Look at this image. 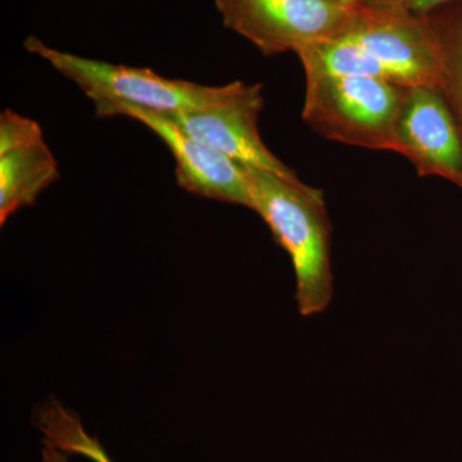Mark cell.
Segmentation results:
<instances>
[{
    "instance_id": "9a60e30c",
    "label": "cell",
    "mask_w": 462,
    "mask_h": 462,
    "mask_svg": "<svg viewBox=\"0 0 462 462\" xmlns=\"http://www.w3.org/2000/svg\"><path fill=\"white\" fill-rule=\"evenodd\" d=\"M334 3H339V5H346V7H358L361 0H331Z\"/></svg>"
},
{
    "instance_id": "30bf717a",
    "label": "cell",
    "mask_w": 462,
    "mask_h": 462,
    "mask_svg": "<svg viewBox=\"0 0 462 462\" xmlns=\"http://www.w3.org/2000/svg\"><path fill=\"white\" fill-rule=\"evenodd\" d=\"M35 425L45 445L56 447L67 455H80L93 462H114L96 437L85 430L83 422L66 407L50 401L35 415Z\"/></svg>"
},
{
    "instance_id": "52a82bcc",
    "label": "cell",
    "mask_w": 462,
    "mask_h": 462,
    "mask_svg": "<svg viewBox=\"0 0 462 462\" xmlns=\"http://www.w3.org/2000/svg\"><path fill=\"white\" fill-rule=\"evenodd\" d=\"M98 117L127 116L156 134L172 152L179 187L194 196L254 208L251 185L243 166L197 141L167 116L127 105L108 106Z\"/></svg>"
},
{
    "instance_id": "7c38bea8",
    "label": "cell",
    "mask_w": 462,
    "mask_h": 462,
    "mask_svg": "<svg viewBox=\"0 0 462 462\" xmlns=\"http://www.w3.org/2000/svg\"><path fill=\"white\" fill-rule=\"evenodd\" d=\"M407 0H361L358 7L373 12L407 11Z\"/></svg>"
},
{
    "instance_id": "7a4b0ae2",
    "label": "cell",
    "mask_w": 462,
    "mask_h": 462,
    "mask_svg": "<svg viewBox=\"0 0 462 462\" xmlns=\"http://www.w3.org/2000/svg\"><path fill=\"white\" fill-rule=\"evenodd\" d=\"M409 88L372 78L306 75L302 117L329 141L397 152V125Z\"/></svg>"
},
{
    "instance_id": "5bb4252c",
    "label": "cell",
    "mask_w": 462,
    "mask_h": 462,
    "mask_svg": "<svg viewBox=\"0 0 462 462\" xmlns=\"http://www.w3.org/2000/svg\"><path fill=\"white\" fill-rule=\"evenodd\" d=\"M42 462H69L66 452L60 451L56 447L45 445L42 451Z\"/></svg>"
},
{
    "instance_id": "ba28073f",
    "label": "cell",
    "mask_w": 462,
    "mask_h": 462,
    "mask_svg": "<svg viewBox=\"0 0 462 462\" xmlns=\"http://www.w3.org/2000/svg\"><path fill=\"white\" fill-rule=\"evenodd\" d=\"M418 170L462 187V143L439 90L409 88L397 125V152Z\"/></svg>"
},
{
    "instance_id": "277c9868",
    "label": "cell",
    "mask_w": 462,
    "mask_h": 462,
    "mask_svg": "<svg viewBox=\"0 0 462 462\" xmlns=\"http://www.w3.org/2000/svg\"><path fill=\"white\" fill-rule=\"evenodd\" d=\"M224 26L264 56L293 51L338 36L356 7L331 0H215Z\"/></svg>"
},
{
    "instance_id": "4fadbf2b",
    "label": "cell",
    "mask_w": 462,
    "mask_h": 462,
    "mask_svg": "<svg viewBox=\"0 0 462 462\" xmlns=\"http://www.w3.org/2000/svg\"><path fill=\"white\" fill-rule=\"evenodd\" d=\"M452 0H407L406 9L415 16L425 17L434 8L445 5Z\"/></svg>"
},
{
    "instance_id": "5b68a950",
    "label": "cell",
    "mask_w": 462,
    "mask_h": 462,
    "mask_svg": "<svg viewBox=\"0 0 462 462\" xmlns=\"http://www.w3.org/2000/svg\"><path fill=\"white\" fill-rule=\"evenodd\" d=\"M340 36L376 58L394 84L440 91L448 83L445 50L424 17L356 7Z\"/></svg>"
},
{
    "instance_id": "6da1fadb",
    "label": "cell",
    "mask_w": 462,
    "mask_h": 462,
    "mask_svg": "<svg viewBox=\"0 0 462 462\" xmlns=\"http://www.w3.org/2000/svg\"><path fill=\"white\" fill-rule=\"evenodd\" d=\"M251 185L254 211L291 257L296 278L297 310L303 318L319 315L334 296L331 225L324 193L305 182L243 166Z\"/></svg>"
},
{
    "instance_id": "8fae6325",
    "label": "cell",
    "mask_w": 462,
    "mask_h": 462,
    "mask_svg": "<svg viewBox=\"0 0 462 462\" xmlns=\"http://www.w3.org/2000/svg\"><path fill=\"white\" fill-rule=\"evenodd\" d=\"M44 139L41 125L5 109L0 115V153Z\"/></svg>"
},
{
    "instance_id": "9c48e42d",
    "label": "cell",
    "mask_w": 462,
    "mask_h": 462,
    "mask_svg": "<svg viewBox=\"0 0 462 462\" xmlns=\"http://www.w3.org/2000/svg\"><path fill=\"white\" fill-rule=\"evenodd\" d=\"M58 179L57 160L44 139L0 153V224L32 206Z\"/></svg>"
},
{
    "instance_id": "8992f818",
    "label": "cell",
    "mask_w": 462,
    "mask_h": 462,
    "mask_svg": "<svg viewBox=\"0 0 462 462\" xmlns=\"http://www.w3.org/2000/svg\"><path fill=\"white\" fill-rule=\"evenodd\" d=\"M263 84L234 81L217 102L199 111L165 115L197 141L205 143L240 166L272 172L285 180L300 182L264 145L258 132V116L263 111Z\"/></svg>"
},
{
    "instance_id": "3957f363",
    "label": "cell",
    "mask_w": 462,
    "mask_h": 462,
    "mask_svg": "<svg viewBox=\"0 0 462 462\" xmlns=\"http://www.w3.org/2000/svg\"><path fill=\"white\" fill-rule=\"evenodd\" d=\"M25 50L47 60L56 71L74 81L93 100L96 111L127 105L162 115L199 111L217 102L226 85L207 87L163 78L149 69L112 65L48 47L36 36H27Z\"/></svg>"
}]
</instances>
